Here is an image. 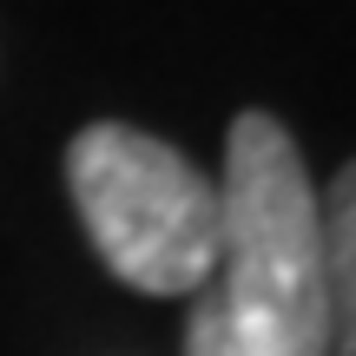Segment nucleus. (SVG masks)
Instances as JSON below:
<instances>
[{
    "label": "nucleus",
    "instance_id": "nucleus-1",
    "mask_svg": "<svg viewBox=\"0 0 356 356\" xmlns=\"http://www.w3.org/2000/svg\"><path fill=\"white\" fill-rule=\"evenodd\" d=\"M218 304L264 356H330L323 191L270 113H238L218 178Z\"/></svg>",
    "mask_w": 356,
    "mask_h": 356
},
{
    "label": "nucleus",
    "instance_id": "nucleus-2",
    "mask_svg": "<svg viewBox=\"0 0 356 356\" xmlns=\"http://www.w3.org/2000/svg\"><path fill=\"white\" fill-rule=\"evenodd\" d=\"M66 185L92 251L145 297H191L218 270V185L178 145L99 119L66 145Z\"/></svg>",
    "mask_w": 356,
    "mask_h": 356
},
{
    "label": "nucleus",
    "instance_id": "nucleus-3",
    "mask_svg": "<svg viewBox=\"0 0 356 356\" xmlns=\"http://www.w3.org/2000/svg\"><path fill=\"white\" fill-rule=\"evenodd\" d=\"M323 323L330 356H356V159L323 191Z\"/></svg>",
    "mask_w": 356,
    "mask_h": 356
},
{
    "label": "nucleus",
    "instance_id": "nucleus-4",
    "mask_svg": "<svg viewBox=\"0 0 356 356\" xmlns=\"http://www.w3.org/2000/svg\"><path fill=\"white\" fill-rule=\"evenodd\" d=\"M185 356H264V350L225 317L218 297H198L191 304V323H185Z\"/></svg>",
    "mask_w": 356,
    "mask_h": 356
}]
</instances>
